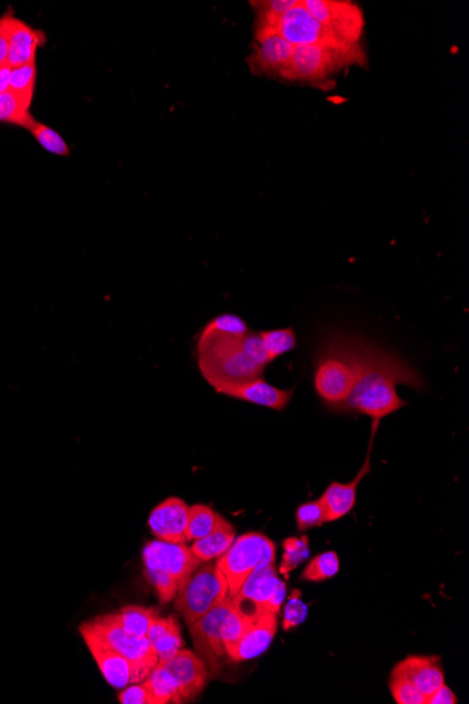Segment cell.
I'll return each instance as SVG.
<instances>
[{"mask_svg":"<svg viewBox=\"0 0 469 704\" xmlns=\"http://www.w3.org/2000/svg\"><path fill=\"white\" fill-rule=\"evenodd\" d=\"M83 641L88 645V650L92 654L100 674L106 679L110 686L116 689H124L131 683L144 682L151 674L152 669L144 665L135 664L124 655L117 653L106 641L102 640L95 631L90 629L88 623L82 624L79 629Z\"/></svg>","mask_w":469,"mask_h":704,"instance_id":"obj_9","label":"cell"},{"mask_svg":"<svg viewBox=\"0 0 469 704\" xmlns=\"http://www.w3.org/2000/svg\"><path fill=\"white\" fill-rule=\"evenodd\" d=\"M3 17L9 37V67L15 69L36 62L37 48L45 43L43 31L34 30L15 16Z\"/></svg>","mask_w":469,"mask_h":704,"instance_id":"obj_20","label":"cell"},{"mask_svg":"<svg viewBox=\"0 0 469 704\" xmlns=\"http://www.w3.org/2000/svg\"><path fill=\"white\" fill-rule=\"evenodd\" d=\"M378 425L380 422L373 421V436H371L370 447H368V453L366 460H364L363 467L359 473H357L354 480L342 484V482H332L326 491L323 492L319 501L323 506V511H325L326 523L336 522V520L345 518L353 511L354 505H356L357 490H359L360 482L366 477L371 470V450H373V442L375 438V433H377Z\"/></svg>","mask_w":469,"mask_h":704,"instance_id":"obj_16","label":"cell"},{"mask_svg":"<svg viewBox=\"0 0 469 704\" xmlns=\"http://www.w3.org/2000/svg\"><path fill=\"white\" fill-rule=\"evenodd\" d=\"M305 9L346 44H360L364 31L363 10L347 0H302Z\"/></svg>","mask_w":469,"mask_h":704,"instance_id":"obj_11","label":"cell"},{"mask_svg":"<svg viewBox=\"0 0 469 704\" xmlns=\"http://www.w3.org/2000/svg\"><path fill=\"white\" fill-rule=\"evenodd\" d=\"M308 616V606L305 605L304 601L301 599V592L298 589H294L291 593L290 598L286 608L283 612V629L288 631L295 629V627L300 626V624L305 622Z\"/></svg>","mask_w":469,"mask_h":704,"instance_id":"obj_36","label":"cell"},{"mask_svg":"<svg viewBox=\"0 0 469 704\" xmlns=\"http://www.w3.org/2000/svg\"><path fill=\"white\" fill-rule=\"evenodd\" d=\"M361 341L345 334L323 338L315 357L314 384L319 398L340 411L352 394L360 374Z\"/></svg>","mask_w":469,"mask_h":704,"instance_id":"obj_2","label":"cell"},{"mask_svg":"<svg viewBox=\"0 0 469 704\" xmlns=\"http://www.w3.org/2000/svg\"><path fill=\"white\" fill-rule=\"evenodd\" d=\"M207 327L213 328L215 331L224 332V334L238 336V338H243L250 332L245 321L241 317H236V315L232 314H224L214 318L213 321L208 322Z\"/></svg>","mask_w":469,"mask_h":704,"instance_id":"obj_37","label":"cell"},{"mask_svg":"<svg viewBox=\"0 0 469 704\" xmlns=\"http://www.w3.org/2000/svg\"><path fill=\"white\" fill-rule=\"evenodd\" d=\"M142 561L145 577L162 603L175 601L177 593L201 564L186 544L161 540L149 541L142 551Z\"/></svg>","mask_w":469,"mask_h":704,"instance_id":"obj_5","label":"cell"},{"mask_svg":"<svg viewBox=\"0 0 469 704\" xmlns=\"http://www.w3.org/2000/svg\"><path fill=\"white\" fill-rule=\"evenodd\" d=\"M147 638L156 657H158V665L170 660L173 655L183 650L182 629H180L175 616H156L148 631Z\"/></svg>","mask_w":469,"mask_h":704,"instance_id":"obj_22","label":"cell"},{"mask_svg":"<svg viewBox=\"0 0 469 704\" xmlns=\"http://www.w3.org/2000/svg\"><path fill=\"white\" fill-rule=\"evenodd\" d=\"M228 598V584L217 564L201 563L175 598L176 612L191 626Z\"/></svg>","mask_w":469,"mask_h":704,"instance_id":"obj_7","label":"cell"},{"mask_svg":"<svg viewBox=\"0 0 469 704\" xmlns=\"http://www.w3.org/2000/svg\"><path fill=\"white\" fill-rule=\"evenodd\" d=\"M389 689L398 704H425V696L405 676L392 675Z\"/></svg>","mask_w":469,"mask_h":704,"instance_id":"obj_34","label":"cell"},{"mask_svg":"<svg viewBox=\"0 0 469 704\" xmlns=\"http://www.w3.org/2000/svg\"><path fill=\"white\" fill-rule=\"evenodd\" d=\"M259 334L270 362L297 348V336L293 328L273 329Z\"/></svg>","mask_w":469,"mask_h":704,"instance_id":"obj_28","label":"cell"},{"mask_svg":"<svg viewBox=\"0 0 469 704\" xmlns=\"http://www.w3.org/2000/svg\"><path fill=\"white\" fill-rule=\"evenodd\" d=\"M399 384L416 390L425 387V381L418 371L401 356L363 339L359 378L339 412L363 414L375 422H381L406 407V402L396 391Z\"/></svg>","mask_w":469,"mask_h":704,"instance_id":"obj_1","label":"cell"},{"mask_svg":"<svg viewBox=\"0 0 469 704\" xmlns=\"http://www.w3.org/2000/svg\"><path fill=\"white\" fill-rule=\"evenodd\" d=\"M9 37L5 17H0V68L8 64Z\"/></svg>","mask_w":469,"mask_h":704,"instance_id":"obj_40","label":"cell"},{"mask_svg":"<svg viewBox=\"0 0 469 704\" xmlns=\"http://www.w3.org/2000/svg\"><path fill=\"white\" fill-rule=\"evenodd\" d=\"M263 29H273L286 38L288 43L294 47L300 45H352L340 41L332 31L326 29L322 23H319L311 13L305 9L302 0L297 6L288 10L286 15L280 17L277 22H274L270 27ZM357 45V44H356Z\"/></svg>","mask_w":469,"mask_h":704,"instance_id":"obj_13","label":"cell"},{"mask_svg":"<svg viewBox=\"0 0 469 704\" xmlns=\"http://www.w3.org/2000/svg\"><path fill=\"white\" fill-rule=\"evenodd\" d=\"M279 622L277 615L264 612L250 623L248 629L239 638L238 643L228 651V660L232 662H243L260 657L270 647L273 638L276 637Z\"/></svg>","mask_w":469,"mask_h":704,"instance_id":"obj_18","label":"cell"},{"mask_svg":"<svg viewBox=\"0 0 469 704\" xmlns=\"http://www.w3.org/2000/svg\"><path fill=\"white\" fill-rule=\"evenodd\" d=\"M363 47L357 45H300L294 47L291 60L281 72L280 78L287 82L321 85L332 81L353 65L366 64Z\"/></svg>","mask_w":469,"mask_h":704,"instance_id":"obj_4","label":"cell"},{"mask_svg":"<svg viewBox=\"0 0 469 704\" xmlns=\"http://www.w3.org/2000/svg\"><path fill=\"white\" fill-rule=\"evenodd\" d=\"M231 609V599L227 598L217 608L210 610L206 616L189 626L197 654L206 661L208 669L213 672L220 671L228 660L224 633Z\"/></svg>","mask_w":469,"mask_h":704,"instance_id":"obj_10","label":"cell"},{"mask_svg":"<svg viewBox=\"0 0 469 704\" xmlns=\"http://www.w3.org/2000/svg\"><path fill=\"white\" fill-rule=\"evenodd\" d=\"M235 539L234 526L224 518L214 532L203 537V539L193 541L190 550L200 563H208V561L218 560L222 554L227 553Z\"/></svg>","mask_w":469,"mask_h":704,"instance_id":"obj_23","label":"cell"},{"mask_svg":"<svg viewBox=\"0 0 469 704\" xmlns=\"http://www.w3.org/2000/svg\"><path fill=\"white\" fill-rule=\"evenodd\" d=\"M224 519L220 513L207 505L189 506V522H187V541H196L208 536L217 529L221 520Z\"/></svg>","mask_w":469,"mask_h":704,"instance_id":"obj_24","label":"cell"},{"mask_svg":"<svg viewBox=\"0 0 469 704\" xmlns=\"http://www.w3.org/2000/svg\"><path fill=\"white\" fill-rule=\"evenodd\" d=\"M13 69L9 67L8 64L3 65L0 68V95L2 93L8 92L10 88V78H12Z\"/></svg>","mask_w":469,"mask_h":704,"instance_id":"obj_41","label":"cell"},{"mask_svg":"<svg viewBox=\"0 0 469 704\" xmlns=\"http://www.w3.org/2000/svg\"><path fill=\"white\" fill-rule=\"evenodd\" d=\"M187 522H189V505L183 499L170 497L152 509L148 526L156 540L186 544Z\"/></svg>","mask_w":469,"mask_h":704,"instance_id":"obj_17","label":"cell"},{"mask_svg":"<svg viewBox=\"0 0 469 704\" xmlns=\"http://www.w3.org/2000/svg\"><path fill=\"white\" fill-rule=\"evenodd\" d=\"M163 668L172 675L177 686L180 703L196 699L210 679V669L200 655L190 650H180L170 660L163 662Z\"/></svg>","mask_w":469,"mask_h":704,"instance_id":"obj_15","label":"cell"},{"mask_svg":"<svg viewBox=\"0 0 469 704\" xmlns=\"http://www.w3.org/2000/svg\"><path fill=\"white\" fill-rule=\"evenodd\" d=\"M458 703L457 696L454 695L453 690L448 688L446 683L444 685H441L439 689L436 690V692L432 693V695L427 696L425 700V704H455Z\"/></svg>","mask_w":469,"mask_h":704,"instance_id":"obj_39","label":"cell"},{"mask_svg":"<svg viewBox=\"0 0 469 704\" xmlns=\"http://www.w3.org/2000/svg\"><path fill=\"white\" fill-rule=\"evenodd\" d=\"M392 675L405 676L422 692V695H432L444 685V672L437 657H422V655H412L399 662Z\"/></svg>","mask_w":469,"mask_h":704,"instance_id":"obj_21","label":"cell"},{"mask_svg":"<svg viewBox=\"0 0 469 704\" xmlns=\"http://www.w3.org/2000/svg\"><path fill=\"white\" fill-rule=\"evenodd\" d=\"M243 338L210 327L201 332L197 343L198 367L217 393L221 388L262 377L266 369L245 352Z\"/></svg>","mask_w":469,"mask_h":704,"instance_id":"obj_3","label":"cell"},{"mask_svg":"<svg viewBox=\"0 0 469 704\" xmlns=\"http://www.w3.org/2000/svg\"><path fill=\"white\" fill-rule=\"evenodd\" d=\"M218 393L227 395L235 400L250 402L259 407L283 411L293 398L294 390H280V388L267 383L263 377L253 378L245 383L234 384L221 388Z\"/></svg>","mask_w":469,"mask_h":704,"instance_id":"obj_19","label":"cell"},{"mask_svg":"<svg viewBox=\"0 0 469 704\" xmlns=\"http://www.w3.org/2000/svg\"><path fill=\"white\" fill-rule=\"evenodd\" d=\"M31 134L36 137L38 144L45 149V151L51 152V154L59 156H68L69 147L64 141V138L57 133V131L52 130L51 127L45 126V124L38 123L34 121L33 126L30 128Z\"/></svg>","mask_w":469,"mask_h":704,"instance_id":"obj_33","label":"cell"},{"mask_svg":"<svg viewBox=\"0 0 469 704\" xmlns=\"http://www.w3.org/2000/svg\"><path fill=\"white\" fill-rule=\"evenodd\" d=\"M158 613L155 609L144 608V606L128 605L118 612L120 622L128 633L134 636L147 637L151 624Z\"/></svg>","mask_w":469,"mask_h":704,"instance_id":"obj_27","label":"cell"},{"mask_svg":"<svg viewBox=\"0 0 469 704\" xmlns=\"http://www.w3.org/2000/svg\"><path fill=\"white\" fill-rule=\"evenodd\" d=\"M300 0H260V2H250L256 15V29L270 27L274 22L286 15L288 10L298 5Z\"/></svg>","mask_w":469,"mask_h":704,"instance_id":"obj_30","label":"cell"},{"mask_svg":"<svg viewBox=\"0 0 469 704\" xmlns=\"http://www.w3.org/2000/svg\"><path fill=\"white\" fill-rule=\"evenodd\" d=\"M286 593V582L281 581L276 567L270 564L253 572L234 598L229 599L242 616L256 620L264 612L279 615Z\"/></svg>","mask_w":469,"mask_h":704,"instance_id":"obj_8","label":"cell"},{"mask_svg":"<svg viewBox=\"0 0 469 704\" xmlns=\"http://www.w3.org/2000/svg\"><path fill=\"white\" fill-rule=\"evenodd\" d=\"M144 683L154 697L155 704L180 703L176 683L162 665H156Z\"/></svg>","mask_w":469,"mask_h":704,"instance_id":"obj_26","label":"cell"},{"mask_svg":"<svg viewBox=\"0 0 469 704\" xmlns=\"http://www.w3.org/2000/svg\"><path fill=\"white\" fill-rule=\"evenodd\" d=\"M88 626L127 660L151 669L158 665V657L152 650L148 638L128 633L121 624L118 613L97 616L96 619L88 622Z\"/></svg>","mask_w":469,"mask_h":704,"instance_id":"obj_12","label":"cell"},{"mask_svg":"<svg viewBox=\"0 0 469 704\" xmlns=\"http://www.w3.org/2000/svg\"><path fill=\"white\" fill-rule=\"evenodd\" d=\"M276 561V546L262 533L250 532L236 537L227 553L217 560L218 570L228 584V598H234L246 579L264 565Z\"/></svg>","mask_w":469,"mask_h":704,"instance_id":"obj_6","label":"cell"},{"mask_svg":"<svg viewBox=\"0 0 469 704\" xmlns=\"http://www.w3.org/2000/svg\"><path fill=\"white\" fill-rule=\"evenodd\" d=\"M37 67L36 62L15 68L10 78V92L15 93L29 106L33 103L34 90H36Z\"/></svg>","mask_w":469,"mask_h":704,"instance_id":"obj_31","label":"cell"},{"mask_svg":"<svg viewBox=\"0 0 469 704\" xmlns=\"http://www.w3.org/2000/svg\"><path fill=\"white\" fill-rule=\"evenodd\" d=\"M283 561H281L280 572L284 577H288L291 571L300 567L309 556L308 536L288 537L283 543Z\"/></svg>","mask_w":469,"mask_h":704,"instance_id":"obj_32","label":"cell"},{"mask_svg":"<svg viewBox=\"0 0 469 704\" xmlns=\"http://www.w3.org/2000/svg\"><path fill=\"white\" fill-rule=\"evenodd\" d=\"M340 570V560L335 551H326L312 558L302 572L301 579L309 582H322L335 577Z\"/></svg>","mask_w":469,"mask_h":704,"instance_id":"obj_29","label":"cell"},{"mask_svg":"<svg viewBox=\"0 0 469 704\" xmlns=\"http://www.w3.org/2000/svg\"><path fill=\"white\" fill-rule=\"evenodd\" d=\"M117 700L121 704H155L154 697H152L144 682L131 683V685L125 686L118 693Z\"/></svg>","mask_w":469,"mask_h":704,"instance_id":"obj_38","label":"cell"},{"mask_svg":"<svg viewBox=\"0 0 469 704\" xmlns=\"http://www.w3.org/2000/svg\"><path fill=\"white\" fill-rule=\"evenodd\" d=\"M323 523H326L325 511L319 499L305 502L297 509V527L301 533L322 526Z\"/></svg>","mask_w":469,"mask_h":704,"instance_id":"obj_35","label":"cell"},{"mask_svg":"<svg viewBox=\"0 0 469 704\" xmlns=\"http://www.w3.org/2000/svg\"><path fill=\"white\" fill-rule=\"evenodd\" d=\"M0 121L30 130L36 120L30 114L29 104L8 90L0 95Z\"/></svg>","mask_w":469,"mask_h":704,"instance_id":"obj_25","label":"cell"},{"mask_svg":"<svg viewBox=\"0 0 469 704\" xmlns=\"http://www.w3.org/2000/svg\"><path fill=\"white\" fill-rule=\"evenodd\" d=\"M294 45L273 29H256L248 64L253 74L280 78L293 55Z\"/></svg>","mask_w":469,"mask_h":704,"instance_id":"obj_14","label":"cell"}]
</instances>
